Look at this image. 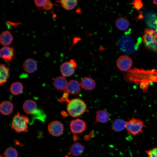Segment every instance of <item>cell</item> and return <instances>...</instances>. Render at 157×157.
<instances>
[{
	"instance_id": "cell-1",
	"label": "cell",
	"mask_w": 157,
	"mask_h": 157,
	"mask_svg": "<svg viewBox=\"0 0 157 157\" xmlns=\"http://www.w3.org/2000/svg\"><path fill=\"white\" fill-rule=\"evenodd\" d=\"M86 108L85 103L80 99H72L67 104V109L68 114L74 117L83 114L86 111Z\"/></svg>"
},
{
	"instance_id": "cell-2",
	"label": "cell",
	"mask_w": 157,
	"mask_h": 157,
	"mask_svg": "<svg viewBox=\"0 0 157 157\" xmlns=\"http://www.w3.org/2000/svg\"><path fill=\"white\" fill-rule=\"evenodd\" d=\"M23 108L26 113L33 115V120L31 124L35 119L44 122L46 115L42 111L38 109L37 104L34 101L31 99L26 100L23 104Z\"/></svg>"
},
{
	"instance_id": "cell-3",
	"label": "cell",
	"mask_w": 157,
	"mask_h": 157,
	"mask_svg": "<svg viewBox=\"0 0 157 157\" xmlns=\"http://www.w3.org/2000/svg\"><path fill=\"white\" fill-rule=\"evenodd\" d=\"M140 42L135 43L133 38L125 34L119 38L117 42L122 51L126 53H130L137 50Z\"/></svg>"
},
{
	"instance_id": "cell-4",
	"label": "cell",
	"mask_w": 157,
	"mask_h": 157,
	"mask_svg": "<svg viewBox=\"0 0 157 157\" xmlns=\"http://www.w3.org/2000/svg\"><path fill=\"white\" fill-rule=\"evenodd\" d=\"M29 123V119L26 116L18 113L13 118L11 128L17 133L26 132L27 131Z\"/></svg>"
},
{
	"instance_id": "cell-5",
	"label": "cell",
	"mask_w": 157,
	"mask_h": 157,
	"mask_svg": "<svg viewBox=\"0 0 157 157\" xmlns=\"http://www.w3.org/2000/svg\"><path fill=\"white\" fill-rule=\"evenodd\" d=\"M142 40L146 48L157 51V32L152 29H145Z\"/></svg>"
},
{
	"instance_id": "cell-6",
	"label": "cell",
	"mask_w": 157,
	"mask_h": 157,
	"mask_svg": "<svg viewBox=\"0 0 157 157\" xmlns=\"http://www.w3.org/2000/svg\"><path fill=\"white\" fill-rule=\"evenodd\" d=\"M145 127L144 122L140 119L132 118L126 122V129L128 133L133 136L142 133Z\"/></svg>"
},
{
	"instance_id": "cell-7",
	"label": "cell",
	"mask_w": 157,
	"mask_h": 157,
	"mask_svg": "<svg viewBox=\"0 0 157 157\" xmlns=\"http://www.w3.org/2000/svg\"><path fill=\"white\" fill-rule=\"evenodd\" d=\"M132 60L129 57L126 55H122L119 57L116 62L118 68L121 71H126L132 67Z\"/></svg>"
},
{
	"instance_id": "cell-8",
	"label": "cell",
	"mask_w": 157,
	"mask_h": 157,
	"mask_svg": "<svg viewBox=\"0 0 157 157\" xmlns=\"http://www.w3.org/2000/svg\"><path fill=\"white\" fill-rule=\"evenodd\" d=\"M48 130L52 135L58 137L63 133L64 128L63 124L58 121L51 122L48 126Z\"/></svg>"
},
{
	"instance_id": "cell-9",
	"label": "cell",
	"mask_w": 157,
	"mask_h": 157,
	"mask_svg": "<svg viewBox=\"0 0 157 157\" xmlns=\"http://www.w3.org/2000/svg\"><path fill=\"white\" fill-rule=\"evenodd\" d=\"M71 131L75 134L82 133L86 128L85 122L81 119H77L72 121L70 124Z\"/></svg>"
},
{
	"instance_id": "cell-10",
	"label": "cell",
	"mask_w": 157,
	"mask_h": 157,
	"mask_svg": "<svg viewBox=\"0 0 157 157\" xmlns=\"http://www.w3.org/2000/svg\"><path fill=\"white\" fill-rule=\"evenodd\" d=\"M14 56V48L9 46H4L0 50V57L1 58L7 63L11 61Z\"/></svg>"
},
{
	"instance_id": "cell-11",
	"label": "cell",
	"mask_w": 157,
	"mask_h": 157,
	"mask_svg": "<svg viewBox=\"0 0 157 157\" xmlns=\"http://www.w3.org/2000/svg\"><path fill=\"white\" fill-rule=\"evenodd\" d=\"M81 87L80 83L78 81L72 79L68 82L66 90L70 94L76 95L80 93Z\"/></svg>"
},
{
	"instance_id": "cell-12",
	"label": "cell",
	"mask_w": 157,
	"mask_h": 157,
	"mask_svg": "<svg viewBox=\"0 0 157 157\" xmlns=\"http://www.w3.org/2000/svg\"><path fill=\"white\" fill-rule=\"evenodd\" d=\"M75 68L69 62L62 63L60 67V70L62 76L69 77L73 75L75 72Z\"/></svg>"
},
{
	"instance_id": "cell-13",
	"label": "cell",
	"mask_w": 157,
	"mask_h": 157,
	"mask_svg": "<svg viewBox=\"0 0 157 157\" xmlns=\"http://www.w3.org/2000/svg\"><path fill=\"white\" fill-rule=\"evenodd\" d=\"M23 66L25 71L29 73L34 72L37 68L36 61L31 58L26 59L23 63Z\"/></svg>"
},
{
	"instance_id": "cell-14",
	"label": "cell",
	"mask_w": 157,
	"mask_h": 157,
	"mask_svg": "<svg viewBox=\"0 0 157 157\" xmlns=\"http://www.w3.org/2000/svg\"><path fill=\"white\" fill-rule=\"evenodd\" d=\"M13 37L11 32L6 30L1 32L0 35L1 44L4 46H8L13 42Z\"/></svg>"
},
{
	"instance_id": "cell-15",
	"label": "cell",
	"mask_w": 157,
	"mask_h": 157,
	"mask_svg": "<svg viewBox=\"0 0 157 157\" xmlns=\"http://www.w3.org/2000/svg\"><path fill=\"white\" fill-rule=\"evenodd\" d=\"M68 82L63 76H59L54 80L53 85L57 90L63 91L65 90L67 88Z\"/></svg>"
},
{
	"instance_id": "cell-16",
	"label": "cell",
	"mask_w": 157,
	"mask_h": 157,
	"mask_svg": "<svg viewBox=\"0 0 157 157\" xmlns=\"http://www.w3.org/2000/svg\"><path fill=\"white\" fill-rule=\"evenodd\" d=\"M80 84L82 88L88 90H93L96 86V83L94 80L89 77H84L81 81Z\"/></svg>"
},
{
	"instance_id": "cell-17",
	"label": "cell",
	"mask_w": 157,
	"mask_h": 157,
	"mask_svg": "<svg viewBox=\"0 0 157 157\" xmlns=\"http://www.w3.org/2000/svg\"><path fill=\"white\" fill-rule=\"evenodd\" d=\"M0 72V84L1 85H3L8 81L9 77V69L5 64H1Z\"/></svg>"
},
{
	"instance_id": "cell-18",
	"label": "cell",
	"mask_w": 157,
	"mask_h": 157,
	"mask_svg": "<svg viewBox=\"0 0 157 157\" xmlns=\"http://www.w3.org/2000/svg\"><path fill=\"white\" fill-rule=\"evenodd\" d=\"M110 119L109 113L104 110H99L97 111L95 123H107Z\"/></svg>"
},
{
	"instance_id": "cell-19",
	"label": "cell",
	"mask_w": 157,
	"mask_h": 157,
	"mask_svg": "<svg viewBox=\"0 0 157 157\" xmlns=\"http://www.w3.org/2000/svg\"><path fill=\"white\" fill-rule=\"evenodd\" d=\"M13 109V104L8 101H3L0 104V112L4 115H8L10 114L12 112Z\"/></svg>"
},
{
	"instance_id": "cell-20",
	"label": "cell",
	"mask_w": 157,
	"mask_h": 157,
	"mask_svg": "<svg viewBox=\"0 0 157 157\" xmlns=\"http://www.w3.org/2000/svg\"><path fill=\"white\" fill-rule=\"evenodd\" d=\"M84 150V146L78 142L74 144L70 149V153L74 156H78L81 155L83 153Z\"/></svg>"
},
{
	"instance_id": "cell-21",
	"label": "cell",
	"mask_w": 157,
	"mask_h": 157,
	"mask_svg": "<svg viewBox=\"0 0 157 157\" xmlns=\"http://www.w3.org/2000/svg\"><path fill=\"white\" fill-rule=\"evenodd\" d=\"M115 25L117 28L121 31L127 29L130 25L128 20L126 18L121 17L117 18L115 21Z\"/></svg>"
},
{
	"instance_id": "cell-22",
	"label": "cell",
	"mask_w": 157,
	"mask_h": 157,
	"mask_svg": "<svg viewBox=\"0 0 157 157\" xmlns=\"http://www.w3.org/2000/svg\"><path fill=\"white\" fill-rule=\"evenodd\" d=\"M60 3L63 8L67 10H71L74 9L78 4V1L76 0H62L57 1Z\"/></svg>"
},
{
	"instance_id": "cell-23",
	"label": "cell",
	"mask_w": 157,
	"mask_h": 157,
	"mask_svg": "<svg viewBox=\"0 0 157 157\" xmlns=\"http://www.w3.org/2000/svg\"><path fill=\"white\" fill-rule=\"evenodd\" d=\"M112 128L116 132H119L126 128V122L121 119H117L113 122Z\"/></svg>"
},
{
	"instance_id": "cell-24",
	"label": "cell",
	"mask_w": 157,
	"mask_h": 157,
	"mask_svg": "<svg viewBox=\"0 0 157 157\" xmlns=\"http://www.w3.org/2000/svg\"><path fill=\"white\" fill-rule=\"evenodd\" d=\"M23 87L20 82H16L13 83L11 85L10 90L11 93L14 95H17L23 92Z\"/></svg>"
},
{
	"instance_id": "cell-25",
	"label": "cell",
	"mask_w": 157,
	"mask_h": 157,
	"mask_svg": "<svg viewBox=\"0 0 157 157\" xmlns=\"http://www.w3.org/2000/svg\"><path fill=\"white\" fill-rule=\"evenodd\" d=\"M5 157H17L18 152L15 149L9 147L7 148L4 153Z\"/></svg>"
},
{
	"instance_id": "cell-26",
	"label": "cell",
	"mask_w": 157,
	"mask_h": 157,
	"mask_svg": "<svg viewBox=\"0 0 157 157\" xmlns=\"http://www.w3.org/2000/svg\"><path fill=\"white\" fill-rule=\"evenodd\" d=\"M130 4L133 5L134 7L138 10H140L143 6V3L141 0H133Z\"/></svg>"
},
{
	"instance_id": "cell-27",
	"label": "cell",
	"mask_w": 157,
	"mask_h": 157,
	"mask_svg": "<svg viewBox=\"0 0 157 157\" xmlns=\"http://www.w3.org/2000/svg\"><path fill=\"white\" fill-rule=\"evenodd\" d=\"M145 152L148 157H157V147L147 150Z\"/></svg>"
},
{
	"instance_id": "cell-28",
	"label": "cell",
	"mask_w": 157,
	"mask_h": 157,
	"mask_svg": "<svg viewBox=\"0 0 157 157\" xmlns=\"http://www.w3.org/2000/svg\"><path fill=\"white\" fill-rule=\"evenodd\" d=\"M69 94V92L65 90L64 91L63 96L58 100V101L60 102H68L70 101L68 99Z\"/></svg>"
},
{
	"instance_id": "cell-29",
	"label": "cell",
	"mask_w": 157,
	"mask_h": 157,
	"mask_svg": "<svg viewBox=\"0 0 157 157\" xmlns=\"http://www.w3.org/2000/svg\"><path fill=\"white\" fill-rule=\"evenodd\" d=\"M53 4L50 0H46L43 7V9L47 10H50L53 8Z\"/></svg>"
},
{
	"instance_id": "cell-30",
	"label": "cell",
	"mask_w": 157,
	"mask_h": 157,
	"mask_svg": "<svg viewBox=\"0 0 157 157\" xmlns=\"http://www.w3.org/2000/svg\"><path fill=\"white\" fill-rule=\"evenodd\" d=\"M46 0H35L34 3L38 8L43 7L45 4Z\"/></svg>"
},
{
	"instance_id": "cell-31",
	"label": "cell",
	"mask_w": 157,
	"mask_h": 157,
	"mask_svg": "<svg viewBox=\"0 0 157 157\" xmlns=\"http://www.w3.org/2000/svg\"><path fill=\"white\" fill-rule=\"evenodd\" d=\"M69 62L75 68L77 67V64L74 60L72 59H70Z\"/></svg>"
},
{
	"instance_id": "cell-32",
	"label": "cell",
	"mask_w": 157,
	"mask_h": 157,
	"mask_svg": "<svg viewBox=\"0 0 157 157\" xmlns=\"http://www.w3.org/2000/svg\"><path fill=\"white\" fill-rule=\"evenodd\" d=\"M62 115H63V116L64 117H66L67 116V113H66L65 112L63 111L62 113Z\"/></svg>"
},
{
	"instance_id": "cell-33",
	"label": "cell",
	"mask_w": 157,
	"mask_h": 157,
	"mask_svg": "<svg viewBox=\"0 0 157 157\" xmlns=\"http://www.w3.org/2000/svg\"><path fill=\"white\" fill-rule=\"evenodd\" d=\"M153 2L154 4L157 5V0H153Z\"/></svg>"
},
{
	"instance_id": "cell-34",
	"label": "cell",
	"mask_w": 157,
	"mask_h": 157,
	"mask_svg": "<svg viewBox=\"0 0 157 157\" xmlns=\"http://www.w3.org/2000/svg\"><path fill=\"white\" fill-rule=\"evenodd\" d=\"M0 157H3V156H2L1 155L0 156Z\"/></svg>"
},
{
	"instance_id": "cell-35",
	"label": "cell",
	"mask_w": 157,
	"mask_h": 157,
	"mask_svg": "<svg viewBox=\"0 0 157 157\" xmlns=\"http://www.w3.org/2000/svg\"><path fill=\"white\" fill-rule=\"evenodd\" d=\"M156 118H157V115H156Z\"/></svg>"
},
{
	"instance_id": "cell-36",
	"label": "cell",
	"mask_w": 157,
	"mask_h": 157,
	"mask_svg": "<svg viewBox=\"0 0 157 157\" xmlns=\"http://www.w3.org/2000/svg\"></svg>"
}]
</instances>
